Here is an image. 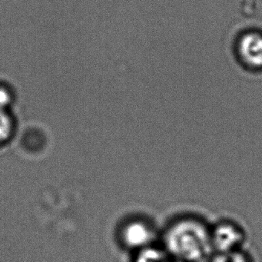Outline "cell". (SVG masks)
Returning a JSON list of instances; mask_svg holds the SVG:
<instances>
[{
    "label": "cell",
    "mask_w": 262,
    "mask_h": 262,
    "mask_svg": "<svg viewBox=\"0 0 262 262\" xmlns=\"http://www.w3.org/2000/svg\"><path fill=\"white\" fill-rule=\"evenodd\" d=\"M209 262H251L249 257L242 250L225 253H214Z\"/></svg>",
    "instance_id": "5"
},
{
    "label": "cell",
    "mask_w": 262,
    "mask_h": 262,
    "mask_svg": "<svg viewBox=\"0 0 262 262\" xmlns=\"http://www.w3.org/2000/svg\"><path fill=\"white\" fill-rule=\"evenodd\" d=\"M161 246L171 258L199 262L212 255L211 225L194 214H183L167 224L160 235Z\"/></svg>",
    "instance_id": "1"
},
{
    "label": "cell",
    "mask_w": 262,
    "mask_h": 262,
    "mask_svg": "<svg viewBox=\"0 0 262 262\" xmlns=\"http://www.w3.org/2000/svg\"><path fill=\"white\" fill-rule=\"evenodd\" d=\"M240 54L242 59L254 67L262 66V37L257 34H248L242 38Z\"/></svg>",
    "instance_id": "4"
},
{
    "label": "cell",
    "mask_w": 262,
    "mask_h": 262,
    "mask_svg": "<svg viewBox=\"0 0 262 262\" xmlns=\"http://www.w3.org/2000/svg\"><path fill=\"white\" fill-rule=\"evenodd\" d=\"M119 236L124 247L134 251L154 245L156 238L152 225L141 217L128 219L121 228Z\"/></svg>",
    "instance_id": "3"
},
{
    "label": "cell",
    "mask_w": 262,
    "mask_h": 262,
    "mask_svg": "<svg viewBox=\"0 0 262 262\" xmlns=\"http://www.w3.org/2000/svg\"><path fill=\"white\" fill-rule=\"evenodd\" d=\"M211 239L213 254L231 252L242 249L246 234L238 222L222 219L211 225Z\"/></svg>",
    "instance_id": "2"
},
{
    "label": "cell",
    "mask_w": 262,
    "mask_h": 262,
    "mask_svg": "<svg viewBox=\"0 0 262 262\" xmlns=\"http://www.w3.org/2000/svg\"><path fill=\"white\" fill-rule=\"evenodd\" d=\"M11 98H10V93L0 88V110H5L10 103Z\"/></svg>",
    "instance_id": "7"
},
{
    "label": "cell",
    "mask_w": 262,
    "mask_h": 262,
    "mask_svg": "<svg viewBox=\"0 0 262 262\" xmlns=\"http://www.w3.org/2000/svg\"><path fill=\"white\" fill-rule=\"evenodd\" d=\"M13 124L6 110H0V142H4L11 137Z\"/></svg>",
    "instance_id": "6"
}]
</instances>
